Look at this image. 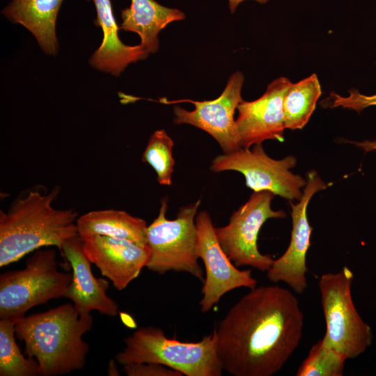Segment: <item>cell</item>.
I'll return each instance as SVG.
<instances>
[{
  "label": "cell",
  "instance_id": "cell-1",
  "mask_svg": "<svg viewBox=\"0 0 376 376\" xmlns=\"http://www.w3.org/2000/svg\"><path fill=\"white\" fill-rule=\"evenodd\" d=\"M304 314L297 298L276 285L239 299L214 329L223 370L233 376H272L299 346Z\"/></svg>",
  "mask_w": 376,
  "mask_h": 376
},
{
  "label": "cell",
  "instance_id": "cell-2",
  "mask_svg": "<svg viewBox=\"0 0 376 376\" xmlns=\"http://www.w3.org/2000/svg\"><path fill=\"white\" fill-rule=\"evenodd\" d=\"M60 192L34 186L19 194L6 212L0 211V267L15 263L43 246L63 244L77 236L78 213L72 209H57L53 202Z\"/></svg>",
  "mask_w": 376,
  "mask_h": 376
},
{
  "label": "cell",
  "instance_id": "cell-3",
  "mask_svg": "<svg viewBox=\"0 0 376 376\" xmlns=\"http://www.w3.org/2000/svg\"><path fill=\"white\" fill-rule=\"evenodd\" d=\"M93 324L91 313L81 315L65 304L16 320L15 329L26 356L37 360L40 375L58 376L84 368L89 345L83 336Z\"/></svg>",
  "mask_w": 376,
  "mask_h": 376
},
{
  "label": "cell",
  "instance_id": "cell-4",
  "mask_svg": "<svg viewBox=\"0 0 376 376\" xmlns=\"http://www.w3.org/2000/svg\"><path fill=\"white\" fill-rule=\"evenodd\" d=\"M125 347L116 355L121 365L155 363L164 365L186 376H221L214 332L198 342H182L167 338L159 327L137 329L124 339Z\"/></svg>",
  "mask_w": 376,
  "mask_h": 376
},
{
  "label": "cell",
  "instance_id": "cell-5",
  "mask_svg": "<svg viewBox=\"0 0 376 376\" xmlns=\"http://www.w3.org/2000/svg\"><path fill=\"white\" fill-rule=\"evenodd\" d=\"M72 278L58 269L55 250L37 249L24 269L0 275V319L15 321L29 309L63 297Z\"/></svg>",
  "mask_w": 376,
  "mask_h": 376
},
{
  "label": "cell",
  "instance_id": "cell-6",
  "mask_svg": "<svg viewBox=\"0 0 376 376\" xmlns=\"http://www.w3.org/2000/svg\"><path fill=\"white\" fill-rule=\"evenodd\" d=\"M352 271L347 266L337 272L322 274L318 282L326 324L322 338L328 347L354 359L372 344L371 327L359 314L352 299Z\"/></svg>",
  "mask_w": 376,
  "mask_h": 376
},
{
  "label": "cell",
  "instance_id": "cell-7",
  "mask_svg": "<svg viewBox=\"0 0 376 376\" xmlns=\"http://www.w3.org/2000/svg\"><path fill=\"white\" fill-rule=\"evenodd\" d=\"M200 203L199 199L181 207L177 217L169 220L166 217L167 200H162L157 217L146 230V244L151 254L146 267L159 274L169 271L186 272L204 281L196 252L195 219Z\"/></svg>",
  "mask_w": 376,
  "mask_h": 376
},
{
  "label": "cell",
  "instance_id": "cell-8",
  "mask_svg": "<svg viewBox=\"0 0 376 376\" xmlns=\"http://www.w3.org/2000/svg\"><path fill=\"white\" fill-rule=\"evenodd\" d=\"M274 196L268 190L254 191L247 202L233 213L226 226L214 228L219 244L235 266H249L262 272L271 267L274 259L259 251L257 241L267 219L286 217L284 211L272 209Z\"/></svg>",
  "mask_w": 376,
  "mask_h": 376
},
{
  "label": "cell",
  "instance_id": "cell-9",
  "mask_svg": "<svg viewBox=\"0 0 376 376\" xmlns=\"http://www.w3.org/2000/svg\"><path fill=\"white\" fill-rule=\"evenodd\" d=\"M296 163L292 155L274 159L265 153L261 144H256L251 150L240 148L217 156L210 170L215 173L238 171L244 175L246 186L253 191L268 190L285 199L299 201L306 181L290 171Z\"/></svg>",
  "mask_w": 376,
  "mask_h": 376
},
{
  "label": "cell",
  "instance_id": "cell-10",
  "mask_svg": "<svg viewBox=\"0 0 376 376\" xmlns=\"http://www.w3.org/2000/svg\"><path fill=\"white\" fill-rule=\"evenodd\" d=\"M195 221L198 234L196 252L205 269L199 306L201 312L207 313L228 292L241 287L254 288L257 281L251 276V269H239L226 254L207 211L199 212Z\"/></svg>",
  "mask_w": 376,
  "mask_h": 376
},
{
  "label": "cell",
  "instance_id": "cell-11",
  "mask_svg": "<svg viewBox=\"0 0 376 376\" xmlns=\"http://www.w3.org/2000/svg\"><path fill=\"white\" fill-rule=\"evenodd\" d=\"M244 77L240 71L232 74L221 95L213 100L195 101L189 99L160 100L164 104L188 102L195 106L193 111H187L179 106L173 108L175 124H189L210 134L219 144L224 153L240 148L238 141L235 109L242 100L241 91Z\"/></svg>",
  "mask_w": 376,
  "mask_h": 376
},
{
  "label": "cell",
  "instance_id": "cell-12",
  "mask_svg": "<svg viewBox=\"0 0 376 376\" xmlns=\"http://www.w3.org/2000/svg\"><path fill=\"white\" fill-rule=\"evenodd\" d=\"M327 187L317 172L308 173L301 199L296 204L290 203L292 228L289 246L281 257L274 260L267 271L270 281L284 282L298 294L303 293L308 285L306 254L313 228L308 222L307 207L313 196Z\"/></svg>",
  "mask_w": 376,
  "mask_h": 376
},
{
  "label": "cell",
  "instance_id": "cell-13",
  "mask_svg": "<svg viewBox=\"0 0 376 376\" xmlns=\"http://www.w3.org/2000/svg\"><path fill=\"white\" fill-rule=\"evenodd\" d=\"M291 83L288 78L280 77L258 99L240 102L235 122L240 148H249L269 139L284 141L283 98Z\"/></svg>",
  "mask_w": 376,
  "mask_h": 376
},
{
  "label": "cell",
  "instance_id": "cell-14",
  "mask_svg": "<svg viewBox=\"0 0 376 376\" xmlns=\"http://www.w3.org/2000/svg\"><path fill=\"white\" fill-rule=\"evenodd\" d=\"M81 238L88 259L118 290L136 279L150 258L147 244L97 235Z\"/></svg>",
  "mask_w": 376,
  "mask_h": 376
},
{
  "label": "cell",
  "instance_id": "cell-15",
  "mask_svg": "<svg viewBox=\"0 0 376 376\" xmlns=\"http://www.w3.org/2000/svg\"><path fill=\"white\" fill-rule=\"evenodd\" d=\"M61 253L72 269V281L63 297L70 299L81 315L95 310L109 316L117 315L118 304L107 294L109 282L93 275L91 263L83 249L82 238L77 235L67 240L62 245Z\"/></svg>",
  "mask_w": 376,
  "mask_h": 376
},
{
  "label": "cell",
  "instance_id": "cell-16",
  "mask_svg": "<svg viewBox=\"0 0 376 376\" xmlns=\"http://www.w3.org/2000/svg\"><path fill=\"white\" fill-rule=\"evenodd\" d=\"M96 10L95 24L103 31L100 47L91 56L89 63L96 70L119 76L127 66L146 58L149 53L139 44L129 46L118 38L120 29L113 14L110 0H93Z\"/></svg>",
  "mask_w": 376,
  "mask_h": 376
},
{
  "label": "cell",
  "instance_id": "cell-17",
  "mask_svg": "<svg viewBox=\"0 0 376 376\" xmlns=\"http://www.w3.org/2000/svg\"><path fill=\"white\" fill-rule=\"evenodd\" d=\"M63 1L11 0L1 13L28 29L45 54L55 55L58 49L56 22Z\"/></svg>",
  "mask_w": 376,
  "mask_h": 376
},
{
  "label": "cell",
  "instance_id": "cell-18",
  "mask_svg": "<svg viewBox=\"0 0 376 376\" xmlns=\"http://www.w3.org/2000/svg\"><path fill=\"white\" fill-rule=\"evenodd\" d=\"M122 24L125 31L137 33L141 43L149 54L159 47V33L169 24L182 20L185 14L178 9L162 6L155 0H131L129 8L121 10Z\"/></svg>",
  "mask_w": 376,
  "mask_h": 376
},
{
  "label": "cell",
  "instance_id": "cell-19",
  "mask_svg": "<svg viewBox=\"0 0 376 376\" xmlns=\"http://www.w3.org/2000/svg\"><path fill=\"white\" fill-rule=\"evenodd\" d=\"M147 224L145 220L125 211L102 210L88 212L77 220L81 237L104 235L146 244Z\"/></svg>",
  "mask_w": 376,
  "mask_h": 376
},
{
  "label": "cell",
  "instance_id": "cell-20",
  "mask_svg": "<svg viewBox=\"0 0 376 376\" xmlns=\"http://www.w3.org/2000/svg\"><path fill=\"white\" fill-rule=\"evenodd\" d=\"M321 94V85L315 73L291 83L283 98L285 129H302L313 114Z\"/></svg>",
  "mask_w": 376,
  "mask_h": 376
},
{
  "label": "cell",
  "instance_id": "cell-21",
  "mask_svg": "<svg viewBox=\"0 0 376 376\" xmlns=\"http://www.w3.org/2000/svg\"><path fill=\"white\" fill-rule=\"evenodd\" d=\"M15 322L0 319V376H38L37 360L26 358L16 343Z\"/></svg>",
  "mask_w": 376,
  "mask_h": 376
},
{
  "label": "cell",
  "instance_id": "cell-22",
  "mask_svg": "<svg viewBox=\"0 0 376 376\" xmlns=\"http://www.w3.org/2000/svg\"><path fill=\"white\" fill-rule=\"evenodd\" d=\"M173 141L164 130L154 132L142 155V162L150 164L157 173L158 182L171 185L175 161L173 157Z\"/></svg>",
  "mask_w": 376,
  "mask_h": 376
},
{
  "label": "cell",
  "instance_id": "cell-23",
  "mask_svg": "<svg viewBox=\"0 0 376 376\" xmlns=\"http://www.w3.org/2000/svg\"><path fill=\"white\" fill-rule=\"evenodd\" d=\"M347 359L343 354L327 346L320 339L311 347L296 375L342 376Z\"/></svg>",
  "mask_w": 376,
  "mask_h": 376
},
{
  "label": "cell",
  "instance_id": "cell-24",
  "mask_svg": "<svg viewBox=\"0 0 376 376\" xmlns=\"http://www.w3.org/2000/svg\"><path fill=\"white\" fill-rule=\"evenodd\" d=\"M329 100L331 107H341L357 112L369 107L376 106V94L367 95L354 88L349 91V95L346 97L331 92Z\"/></svg>",
  "mask_w": 376,
  "mask_h": 376
},
{
  "label": "cell",
  "instance_id": "cell-25",
  "mask_svg": "<svg viewBox=\"0 0 376 376\" xmlns=\"http://www.w3.org/2000/svg\"><path fill=\"white\" fill-rule=\"evenodd\" d=\"M128 376H182L178 370L162 364L155 363H130L123 366Z\"/></svg>",
  "mask_w": 376,
  "mask_h": 376
},
{
  "label": "cell",
  "instance_id": "cell-26",
  "mask_svg": "<svg viewBox=\"0 0 376 376\" xmlns=\"http://www.w3.org/2000/svg\"><path fill=\"white\" fill-rule=\"evenodd\" d=\"M355 146L360 148L365 152H370L376 150V140L369 141L365 140L361 142H354Z\"/></svg>",
  "mask_w": 376,
  "mask_h": 376
},
{
  "label": "cell",
  "instance_id": "cell-27",
  "mask_svg": "<svg viewBox=\"0 0 376 376\" xmlns=\"http://www.w3.org/2000/svg\"><path fill=\"white\" fill-rule=\"evenodd\" d=\"M244 1L246 0H229V8L230 12L233 13L237 8V7ZM257 1L259 3H266L268 0H253Z\"/></svg>",
  "mask_w": 376,
  "mask_h": 376
},
{
  "label": "cell",
  "instance_id": "cell-28",
  "mask_svg": "<svg viewBox=\"0 0 376 376\" xmlns=\"http://www.w3.org/2000/svg\"><path fill=\"white\" fill-rule=\"evenodd\" d=\"M108 375H119L117 367L116 366L115 361L113 360H111L109 362Z\"/></svg>",
  "mask_w": 376,
  "mask_h": 376
}]
</instances>
